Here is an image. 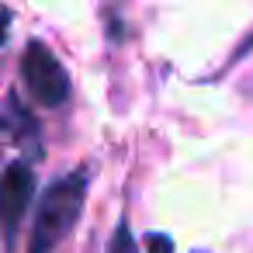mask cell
Listing matches in <instances>:
<instances>
[{
  "instance_id": "cell-2",
  "label": "cell",
  "mask_w": 253,
  "mask_h": 253,
  "mask_svg": "<svg viewBox=\"0 0 253 253\" xmlns=\"http://www.w3.org/2000/svg\"><path fill=\"white\" fill-rule=\"evenodd\" d=\"M21 77L42 108H59L70 97V77L45 42H28L21 56Z\"/></svg>"
},
{
  "instance_id": "cell-5",
  "label": "cell",
  "mask_w": 253,
  "mask_h": 253,
  "mask_svg": "<svg viewBox=\"0 0 253 253\" xmlns=\"http://www.w3.org/2000/svg\"><path fill=\"white\" fill-rule=\"evenodd\" d=\"M7 25H11V11L0 7V45H4V39H7Z\"/></svg>"
},
{
  "instance_id": "cell-4",
  "label": "cell",
  "mask_w": 253,
  "mask_h": 253,
  "mask_svg": "<svg viewBox=\"0 0 253 253\" xmlns=\"http://www.w3.org/2000/svg\"><path fill=\"white\" fill-rule=\"evenodd\" d=\"M108 253H142V250H139V243L132 239V232H128V225H125V222H118V229H115V236H111Z\"/></svg>"
},
{
  "instance_id": "cell-3",
  "label": "cell",
  "mask_w": 253,
  "mask_h": 253,
  "mask_svg": "<svg viewBox=\"0 0 253 253\" xmlns=\"http://www.w3.org/2000/svg\"><path fill=\"white\" fill-rule=\"evenodd\" d=\"M35 201V170L25 160L7 163V170L0 173V225H4V243L7 250L14 246V236Z\"/></svg>"
},
{
  "instance_id": "cell-1",
  "label": "cell",
  "mask_w": 253,
  "mask_h": 253,
  "mask_svg": "<svg viewBox=\"0 0 253 253\" xmlns=\"http://www.w3.org/2000/svg\"><path fill=\"white\" fill-rule=\"evenodd\" d=\"M87 194V170H73L70 177L56 180L35 211V232H32V253H49L77 222Z\"/></svg>"
}]
</instances>
